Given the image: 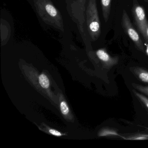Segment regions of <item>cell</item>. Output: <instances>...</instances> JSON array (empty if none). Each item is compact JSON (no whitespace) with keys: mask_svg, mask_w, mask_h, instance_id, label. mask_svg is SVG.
I'll return each mask as SVG.
<instances>
[{"mask_svg":"<svg viewBox=\"0 0 148 148\" xmlns=\"http://www.w3.org/2000/svg\"><path fill=\"white\" fill-rule=\"evenodd\" d=\"M36 12L43 21L64 32V21L60 11L51 0H34Z\"/></svg>","mask_w":148,"mask_h":148,"instance_id":"6da1fadb","label":"cell"},{"mask_svg":"<svg viewBox=\"0 0 148 148\" xmlns=\"http://www.w3.org/2000/svg\"><path fill=\"white\" fill-rule=\"evenodd\" d=\"M86 14L88 33L91 40L96 41L101 33L100 22L96 0H88Z\"/></svg>","mask_w":148,"mask_h":148,"instance_id":"7a4b0ae2","label":"cell"},{"mask_svg":"<svg viewBox=\"0 0 148 148\" xmlns=\"http://www.w3.org/2000/svg\"><path fill=\"white\" fill-rule=\"evenodd\" d=\"M86 1L87 0H74L70 6L72 17L77 21L79 30L84 40V25L85 21V13L86 12Z\"/></svg>","mask_w":148,"mask_h":148,"instance_id":"3957f363","label":"cell"},{"mask_svg":"<svg viewBox=\"0 0 148 148\" xmlns=\"http://www.w3.org/2000/svg\"><path fill=\"white\" fill-rule=\"evenodd\" d=\"M121 24L123 29L130 38L134 42L136 48L141 51L144 52V46L143 41L132 25L130 17L125 10L123 11Z\"/></svg>","mask_w":148,"mask_h":148,"instance_id":"277c9868","label":"cell"},{"mask_svg":"<svg viewBox=\"0 0 148 148\" xmlns=\"http://www.w3.org/2000/svg\"><path fill=\"white\" fill-rule=\"evenodd\" d=\"M134 2L132 9V14L136 25L139 32L143 35L148 21L146 19L144 8L139 5L137 1L134 0Z\"/></svg>","mask_w":148,"mask_h":148,"instance_id":"5b68a950","label":"cell"},{"mask_svg":"<svg viewBox=\"0 0 148 148\" xmlns=\"http://www.w3.org/2000/svg\"><path fill=\"white\" fill-rule=\"evenodd\" d=\"M98 58L106 66L110 67L115 65L118 62V58L111 57L104 48L99 49L96 52Z\"/></svg>","mask_w":148,"mask_h":148,"instance_id":"8992f818","label":"cell"},{"mask_svg":"<svg viewBox=\"0 0 148 148\" xmlns=\"http://www.w3.org/2000/svg\"><path fill=\"white\" fill-rule=\"evenodd\" d=\"M130 70L134 76L140 81L148 84V71L139 67H132Z\"/></svg>","mask_w":148,"mask_h":148,"instance_id":"52a82bcc","label":"cell"},{"mask_svg":"<svg viewBox=\"0 0 148 148\" xmlns=\"http://www.w3.org/2000/svg\"><path fill=\"white\" fill-rule=\"evenodd\" d=\"M111 0H101L102 13L105 22H107L110 14Z\"/></svg>","mask_w":148,"mask_h":148,"instance_id":"ba28073f","label":"cell"},{"mask_svg":"<svg viewBox=\"0 0 148 148\" xmlns=\"http://www.w3.org/2000/svg\"><path fill=\"white\" fill-rule=\"evenodd\" d=\"M119 136L116 131L109 128H104L101 130L98 133L99 137L111 136Z\"/></svg>","mask_w":148,"mask_h":148,"instance_id":"9c48e42d","label":"cell"},{"mask_svg":"<svg viewBox=\"0 0 148 148\" xmlns=\"http://www.w3.org/2000/svg\"><path fill=\"white\" fill-rule=\"evenodd\" d=\"M39 82L41 87L47 89L50 86V81L48 77L45 74H41L39 77Z\"/></svg>","mask_w":148,"mask_h":148,"instance_id":"30bf717a","label":"cell"},{"mask_svg":"<svg viewBox=\"0 0 148 148\" xmlns=\"http://www.w3.org/2000/svg\"><path fill=\"white\" fill-rule=\"evenodd\" d=\"M133 93L135 94V96L139 99L140 101L142 102L146 106V108L148 109V98L146 97L145 96L138 92L136 91L135 90H133Z\"/></svg>","mask_w":148,"mask_h":148,"instance_id":"8fae6325","label":"cell"},{"mask_svg":"<svg viewBox=\"0 0 148 148\" xmlns=\"http://www.w3.org/2000/svg\"><path fill=\"white\" fill-rule=\"evenodd\" d=\"M132 86L135 89L148 97V86H144L136 84H132Z\"/></svg>","mask_w":148,"mask_h":148,"instance_id":"7c38bea8","label":"cell"},{"mask_svg":"<svg viewBox=\"0 0 148 148\" xmlns=\"http://www.w3.org/2000/svg\"><path fill=\"white\" fill-rule=\"evenodd\" d=\"M60 109L61 112L64 115H66L69 113V108L66 102L62 101L60 104Z\"/></svg>","mask_w":148,"mask_h":148,"instance_id":"4fadbf2b","label":"cell"},{"mask_svg":"<svg viewBox=\"0 0 148 148\" xmlns=\"http://www.w3.org/2000/svg\"><path fill=\"white\" fill-rule=\"evenodd\" d=\"M123 138L126 139V140H147V139H148V137L145 136L144 134H141V135H136V136L126 138H125V137H123Z\"/></svg>","mask_w":148,"mask_h":148,"instance_id":"5bb4252c","label":"cell"},{"mask_svg":"<svg viewBox=\"0 0 148 148\" xmlns=\"http://www.w3.org/2000/svg\"><path fill=\"white\" fill-rule=\"evenodd\" d=\"M143 36L146 42L148 44V22L145 27V30L143 34Z\"/></svg>","mask_w":148,"mask_h":148,"instance_id":"9a60e30c","label":"cell"},{"mask_svg":"<svg viewBox=\"0 0 148 148\" xmlns=\"http://www.w3.org/2000/svg\"><path fill=\"white\" fill-rule=\"evenodd\" d=\"M49 132L52 135L56 136H62V134L60 132L56 130H53V129L49 130Z\"/></svg>","mask_w":148,"mask_h":148,"instance_id":"2e32d148","label":"cell"},{"mask_svg":"<svg viewBox=\"0 0 148 148\" xmlns=\"http://www.w3.org/2000/svg\"><path fill=\"white\" fill-rule=\"evenodd\" d=\"M144 45L145 46V47H146L145 52H146V54L148 56V43H145Z\"/></svg>","mask_w":148,"mask_h":148,"instance_id":"e0dca14e","label":"cell"},{"mask_svg":"<svg viewBox=\"0 0 148 148\" xmlns=\"http://www.w3.org/2000/svg\"><path fill=\"white\" fill-rule=\"evenodd\" d=\"M145 1H146V2H148V0H145Z\"/></svg>","mask_w":148,"mask_h":148,"instance_id":"ac0fdd59","label":"cell"},{"mask_svg":"<svg viewBox=\"0 0 148 148\" xmlns=\"http://www.w3.org/2000/svg\"><path fill=\"white\" fill-rule=\"evenodd\" d=\"M144 135L148 137V135H145V134H144Z\"/></svg>","mask_w":148,"mask_h":148,"instance_id":"d6986e66","label":"cell"}]
</instances>
